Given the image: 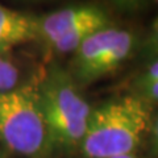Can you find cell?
I'll use <instances>...</instances> for the list:
<instances>
[{"mask_svg": "<svg viewBox=\"0 0 158 158\" xmlns=\"http://www.w3.org/2000/svg\"><path fill=\"white\" fill-rule=\"evenodd\" d=\"M107 15L108 12L104 8L94 4L73 6L58 9L42 17H38V40L48 48L79 24Z\"/></svg>", "mask_w": 158, "mask_h": 158, "instance_id": "5b68a950", "label": "cell"}, {"mask_svg": "<svg viewBox=\"0 0 158 158\" xmlns=\"http://www.w3.org/2000/svg\"><path fill=\"white\" fill-rule=\"evenodd\" d=\"M38 95L53 150L79 152L92 107L69 70L52 66L38 81Z\"/></svg>", "mask_w": 158, "mask_h": 158, "instance_id": "7a4b0ae2", "label": "cell"}, {"mask_svg": "<svg viewBox=\"0 0 158 158\" xmlns=\"http://www.w3.org/2000/svg\"><path fill=\"white\" fill-rule=\"evenodd\" d=\"M19 67L7 54H0V95L13 91L19 86Z\"/></svg>", "mask_w": 158, "mask_h": 158, "instance_id": "ba28073f", "label": "cell"}, {"mask_svg": "<svg viewBox=\"0 0 158 158\" xmlns=\"http://www.w3.org/2000/svg\"><path fill=\"white\" fill-rule=\"evenodd\" d=\"M112 158H141L137 154H125V156H118V157H112Z\"/></svg>", "mask_w": 158, "mask_h": 158, "instance_id": "7c38bea8", "label": "cell"}, {"mask_svg": "<svg viewBox=\"0 0 158 158\" xmlns=\"http://www.w3.org/2000/svg\"><path fill=\"white\" fill-rule=\"evenodd\" d=\"M110 25H112L110 15L88 20V21L79 24L70 32L63 34L61 38H58L57 41H54L52 45L48 46V50L52 54H57V56H65V54L74 53L91 34Z\"/></svg>", "mask_w": 158, "mask_h": 158, "instance_id": "52a82bcc", "label": "cell"}, {"mask_svg": "<svg viewBox=\"0 0 158 158\" xmlns=\"http://www.w3.org/2000/svg\"><path fill=\"white\" fill-rule=\"evenodd\" d=\"M150 149L156 157H158V113L153 117L152 128H150Z\"/></svg>", "mask_w": 158, "mask_h": 158, "instance_id": "8fae6325", "label": "cell"}, {"mask_svg": "<svg viewBox=\"0 0 158 158\" xmlns=\"http://www.w3.org/2000/svg\"><path fill=\"white\" fill-rule=\"evenodd\" d=\"M0 141L8 150L27 158H50L53 154L38 82L0 95Z\"/></svg>", "mask_w": 158, "mask_h": 158, "instance_id": "3957f363", "label": "cell"}, {"mask_svg": "<svg viewBox=\"0 0 158 158\" xmlns=\"http://www.w3.org/2000/svg\"><path fill=\"white\" fill-rule=\"evenodd\" d=\"M152 83H158V58L148 62V66L133 81L132 88L145 86V85H152Z\"/></svg>", "mask_w": 158, "mask_h": 158, "instance_id": "30bf717a", "label": "cell"}, {"mask_svg": "<svg viewBox=\"0 0 158 158\" xmlns=\"http://www.w3.org/2000/svg\"><path fill=\"white\" fill-rule=\"evenodd\" d=\"M34 40H38V17L0 4V54Z\"/></svg>", "mask_w": 158, "mask_h": 158, "instance_id": "8992f818", "label": "cell"}, {"mask_svg": "<svg viewBox=\"0 0 158 158\" xmlns=\"http://www.w3.org/2000/svg\"><path fill=\"white\" fill-rule=\"evenodd\" d=\"M138 57L145 62H150L158 58V17L153 21L152 28L146 34L145 40L140 44Z\"/></svg>", "mask_w": 158, "mask_h": 158, "instance_id": "9c48e42d", "label": "cell"}, {"mask_svg": "<svg viewBox=\"0 0 158 158\" xmlns=\"http://www.w3.org/2000/svg\"><path fill=\"white\" fill-rule=\"evenodd\" d=\"M138 38L129 29L106 27L91 34L73 53L70 75L78 87L92 85L115 73L132 57Z\"/></svg>", "mask_w": 158, "mask_h": 158, "instance_id": "277c9868", "label": "cell"}, {"mask_svg": "<svg viewBox=\"0 0 158 158\" xmlns=\"http://www.w3.org/2000/svg\"><path fill=\"white\" fill-rule=\"evenodd\" d=\"M153 107L135 94L116 96L91 110L79 153L85 158L136 154L153 123Z\"/></svg>", "mask_w": 158, "mask_h": 158, "instance_id": "6da1fadb", "label": "cell"}]
</instances>
